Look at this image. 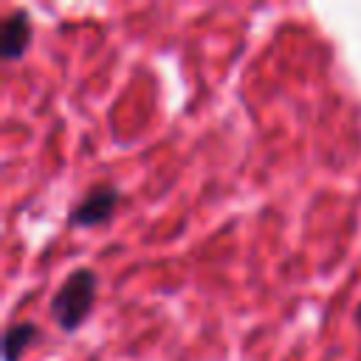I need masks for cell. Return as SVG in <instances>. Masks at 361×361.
Instances as JSON below:
<instances>
[{
	"mask_svg": "<svg viewBox=\"0 0 361 361\" xmlns=\"http://www.w3.org/2000/svg\"><path fill=\"white\" fill-rule=\"evenodd\" d=\"M96 299V274L90 268H76L54 293L51 299V319L62 330H76Z\"/></svg>",
	"mask_w": 361,
	"mask_h": 361,
	"instance_id": "6da1fadb",
	"label": "cell"
},
{
	"mask_svg": "<svg viewBox=\"0 0 361 361\" xmlns=\"http://www.w3.org/2000/svg\"><path fill=\"white\" fill-rule=\"evenodd\" d=\"M116 200H118V192L113 186H107V183L93 186L76 203V209L68 214V223L71 226H102L104 220H110V214L116 209Z\"/></svg>",
	"mask_w": 361,
	"mask_h": 361,
	"instance_id": "7a4b0ae2",
	"label": "cell"
},
{
	"mask_svg": "<svg viewBox=\"0 0 361 361\" xmlns=\"http://www.w3.org/2000/svg\"><path fill=\"white\" fill-rule=\"evenodd\" d=\"M28 42H31V17H28V11L17 8V11H11V14L3 20V31H0V56H3L6 62L20 59V56L25 54Z\"/></svg>",
	"mask_w": 361,
	"mask_h": 361,
	"instance_id": "3957f363",
	"label": "cell"
},
{
	"mask_svg": "<svg viewBox=\"0 0 361 361\" xmlns=\"http://www.w3.org/2000/svg\"><path fill=\"white\" fill-rule=\"evenodd\" d=\"M37 324L34 322H17V324H11L6 333H3V358L6 361H17L20 358V353L37 338Z\"/></svg>",
	"mask_w": 361,
	"mask_h": 361,
	"instance_id": "277c9868",
	"label": "cell"
},
{
	"mask_svg": "<svg viewBox=\"0 0 361 361\" xmlns=\"http://www.w3.org/2000/svg\"><path fill=\"white\" fill-rule=\"evenodd\" d=\"M358 324H361V307H358Z\"/></svg>",
	"mask_w": 361,
	"mask_h": 361,
	"instance_id": "5b68a950",
	"label": "cell"
}]
</instances>
